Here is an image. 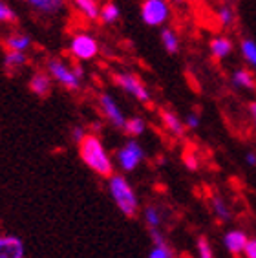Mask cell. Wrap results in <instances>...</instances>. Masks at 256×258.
Instances as JSON below:
<instances>
[{
  "instance_id": "obj_1",
  "label": "cell",
  "mask_w": 256,
  "mask_h": 258,
  "mask_svg": "<svg viewBox=\"0 0 256 258\" xmlns=\"http://www.w3.org/2000/svg\"><path fill=\"white\" fill-rule=\"evenodd\" d=\"M79 147V158L92 172L97 176L108 178L113 174V159L104 147L103 139L97 134H86L83 141L77 143Z\"/></svg>"
},
{
  "instance_id": "obj_2",
  "label": "cell",
  "mask_w": 256,
  "mask_h": 258,
  "mask_svg": "<svg viewBox=\"0 0 256 258\" xmlns=\"http://www.w3.org/2000/svg\"><path fill=\"white\" fill-rule=\"evenodd\" d=\"M106 187H108V194L112 202L124 216H128V218L138 216L139 209H141L138 192L134 190L132 183L124 178L123 174H112V176H108Z\"/></svg>"
},
{
  "instance_id": "obj_3",
  "label": "cell",
  "mask_w": 256,
  "mask_h": 258,
  "mask_svg": "<svg viewBox=\"0 0 256 258\" xmlns=\"http://www.w3.org/2000/svg\"><path fill=\"white\" fill-rule=\"evenodd\" d=\"M46 68H48V74L51 75V79L55 83H59L60 86H64L66 90H70V92H77L83 86L84 70L81 64L72 66L62 59H49Z\"/></svg>"
},
{
  "instance_id": "obj_4",
  "label": "cell",
  "mask_w": 256,
  "mask_h": 258,
  "mask_svg": "<svg viewBox=\"0 0 256 258\" xmlns=\"http://www.w3.org/2000/svg\"><path fill=\"white\" fill-rule=\"evenodd\" d=\"M145 149L136 138H130L121 149L115 152V165L123 172H134L145 161Z\"/></svg>"
},
{
  "instance_id": "obj_5",
  "label": "cell",
  "mask_w": 256,
  "mask_h": 258,
  "mask_svg": "<svg viewBox=\"0 0 256 258\" xmlns=\"http://www.w3.org/2000/svg\"><path fill=\"white\" fill-rule=\"evenodd\" d=\"M113 81H115V85L123 90L124 94H128L130 97L139 101V103L148 104L150 99H152L148 86L145 85L143 81L139 79L136 74H130V72H119V74L113 75Z\"/></svg>"
},
{
  "instance_id": "obj_6",
  "label": "cell",
  "mask_w": 256,
  "mask_h": 258,
  "mask_svg": "<svg viewBox=\"0 0 256 258\" xmlns=\"http://www.w3.org/2000/svg\"><path fill=\"white\" fill-rule=\"evenodd\" d=\"M141 19L150 28H159V26L167 24L170 19V6L167 0H143Z\"/></svg>"
},
{
  "instance_id": "obj_7",
  "label": "cell",
  "mask_w": 256,
  "mask_h": 258,
  "mask_svg": "<svg viewBox=\"0 0 256 258\" xmlns=\"http://www.w3.org/2000/svg\"><path fill=\"white\" fill-rule=\"evenodd\" d=\"M70 53L74 55L77 60H92L99 53V42L94 35L86 33H75L70 40Z\"/></svg>"
},
{
  "instance_id": "obj_8",
  "label": "cell",
  "mask_w": 256,
  "mask_h": 258,
  "mask_svg": "<svg viewBox=\"0 0 256 258\" xmlns=\"http://www.w3.org/2000/svg\"><path fill=\"white\" fill-rule=\"evenodd\" d=\"M99 108H101V114L104 115V119L112 124L113 128H124V123H126V115L121 110L119 103L113 99V95L110 94H101L99 95Z\"/></svg>"
},
{
  "instance_id": "obj_9",
  "label": "cell",
  "mask_w": 256,
  "mask_h": 258,
  "mask_svg": "<svg viewBox=\"0 0 256 258\" xmlns=\"http://www.w3.org/2000/svg\"><path fill=\"white\" fill-rule=\"evenodd\" d=\"M0 258H26L24 242L15 234H0Z\"/></svg>"
},
{
  "instance_id": "obj_10",
  "label": "cell",
  "mask_w": 256,
  "mask_h": 258,
  "mask_svg": "<svg viewBox=\"0 0 256 258\" xmlns=\"http://www.w3.org/2000/svg\"><path fill=\"white\" fill-rule=\"evenodd\" d=\"M209 51H211V57L216 60H225L229 59L234 51V42H232L231 37L227 35H216L212 37L211 42H209Z\"/></svg>"
},
{
  "instance_id": "obj_11",
  "label": "cell",
  "mask_w": 256,
  "mask_h": 258,
  "mask_svg": "<svg viewBox=\"0 0 256 258\" xmlns=\"http://www.w3.org/2000/svg\"><path fill=\"white\" fill-rule=\"evenodd\" d=\"M232 88L240 92H254L256 90V77L251 68H234L231 74Z\"/></svg>"
},
{
  "instance_id": "obj_12",
  "label": "cell",
  "mask_w": 256,
  "mask_h": 258,
  "mask_svg": "<svg viewBox=\"0 0 256 258\" xmlns=\"http://www.w3.org/2000/svg\"><path fill=\"white\" fill-rule=\"evenodd\" d=\"M247 240H249V236H247L245 231H241V229H231V231H227V233L223 234V245H225L227 251L231 254H234V256L243 254Z\"/></svg>"
},
{
  "instance_id": "obj_13",
  "label": "cell",
  "mask_w": 256,
  "mask_h": 258,
  "mask_svg": "<svg viewBox=\"0 0 256 258\" xmlns=\"http://www.w3.org/2000/svg\"><path fill=\"white\" fill-rule=\"evenodd\" d=\"M161 123L165 126V130L174 138H183L185 136V130H187L185 121L172 110H161Z\"/></svg>"
},
{
  "instance_id": "obj_14",
  "label": "cell",
  "mask_w": 256,
  "mask_h": 258,
  "mask_svg": "<svg viewBox=\"0 0 256 258\" xmlns=\"http://www.w3.org/2000/svg\"><path fill=\"white\" fill-rule=\"evenodd\" d=\"M150 234H152V249L148 253V258H176L174 251L170 249L165 236L161 234V229L150 231Z\"/></svg>"
},
{
  "instance_id": "obj_15",
  "label": "cell",
  "mask_w": 256,
  "mask_h": 258,
  "mask_svg": "<svg viewBox=\"0 0 256 258\" xmlns=\"http://www.w3.org/2000/svg\"><path fill=\"white\" fill-rule=\"evenodd\" d=\"M51 85H53V79L48 72H35L30 79V90L37 97H46L51 92Z\"/></svg>"
},
{
  "instance_id": "obj_16",
  "label": "cell",
  "mask_w": 256,
  "mask_h": 258,
  "mask_svg": "<svg viewBox=\"0 0 256 258\" xmlns=\"http://www.w3.org/2000/svg\"><path fill=\"white\" fill-rule=\"evenodd\" d=\"M214 19H216L218 26L222 28H231L236 22V10L234 6L229 4V2H223L216 8V13H214Z\"/></svg>"
},
{
  "instance_id": "obj_17",
  "label": "cell",
  "mask_w": 256,
  "mask_h": 258,
  "mask_svg": "<svg viewBox=\"0 0 256 258\" xmlns=\"http://www.w3.org/2000/svg\"><path fill=\"white\" fill-rule=\"evenodd\" d=\"M75 8L81 15L86 20H99L101 17V6H99V0H74Z\"/></svg>"
},
{
  "instance_id": "obj_18",
  "label": "cell",
  "mask_w": 256,
  "mask_h": 258,
  "mask_svg": "<svg viewBox=\"0 0 256 258\" xmlns=\"http://www.w3.org/2000/svg\"><path fill=\"white\" fill-rule=\"evenodd\" d=\"M26 62H28V55H26V51H19V50H6L4 53V66L8 72H17V70H20L22 66H26Z\"/></svg>"
},
{
  "instance_id": "obj_19",
  "label": "cell",
  "mask_w": 256,
  "mask_h": 258,
  "mask_svg": "<svg viewBox=\"0 0 256 258\" xmlns=\"http://www.w3.org/2000/svg\"><path fill=\"white\" fill-rule=\"evenodd\" d=\"M143 218H145V224L150 231H158L161 229L163 225V211L158 207V205H147L143 209Z\"/></svg>"
},
{
  "instance_id": "obj_20",
  "label": "cell",
  "mask_w": 256,
  "mask_h": 258,
  "mask_svg": "<svg viewBox=\"0 0 256 258\" xmlns=\"http://www.w3.org/2000/svg\"><path fill=\"white\" fill-rule=\"evenodd\" d=\"M26 2L40 13H46V15L60 13L64 8V0H26Z\"/></svg>"
},
{
  "instance_id": "obj_21",
  "label": "cell",
  "mask_w": 256,
  "mask_h": 258,
  "mask_svg": "<svg viewBox=\"0 0 256 258\" xmlns=\"http://www.w3.org/2000/svg\"><path fill=\"white\" fill-rule=\"evenodd\" d=\"M240 55L245 60L247 68L256 72V40L252 39H241L240 40Z\"/></svg>"
},
{
  "instance_id": "obj_22",
  "label": "cell",
  "mask_w": 256,
  "mask_h": 258,
  "mask_svg": "<svg viewBox=\"0 0 256 258\" xmlns=\"http://www.w3.org/2000/svg\"><path fill=\"white\" fill-rule=\"evenodd\" d=\"M211 209H212V214L216 216L220 222H229L232 216L231 213V207L227 204V200L222 198V196H212L211 198Z\"/></svg>"
},
{
  "instance_id": "obj_23",
  "label": "cell",
  "mask_w": 256,
  "mask_h": 258,
  "mask_svg": "<svg viewBox=\"0 0 256 258\" xmlns=\"http://www.w3.org/2000/svg\"><path fill=\"white\" fill-rule=\"evenodd\" d=\"M161 44L168 53H177V51H179V46H181V40H179V35H177L172 28H163Z\"/></svg>"
},
{
  "instance_id": "obj_24",
  "label": "cell",
  "mask_w": 256,
  "mask_h": 258,
  "mask_svg": "<svg viewBox=\"0 0 256 258\" xmlns=\"http://www.w3.org/2000/svg\"><path fill=\"white\" fill-rule=\"evenodd\" d=\"M31 48V39L24 33H13L6 39V50L28 51Z\"/></svg>"
},
{
  "instance_id": "obj_25",
  "label": "cell",
  "mask_w": 256,
  "mask_h": 258,
  "mask_svg": "<svg viewBox=\"0 0 256 258\" xmlns=\"http://www.w3.org/2000/svg\"><path fill=\"white\" fill-rule=\"evenodd\" d=\"M123 130L130 138H139V136H143L145 132H147V121H145L143 117H138V115L128 117Z\"/></svg>"
},
{
  "instance_id": "obj_26",
  "label": "cell",
  "mask_w": 256,
  "mask_h": 258,
  "mask_svg": "<svg viewBox=\"0 0 256 258\" xmlns=\"http://www.w3.org/2000/svg\"><path fill=\"white\" fill-rule=\"evenodd\" d=\"M119 17H121V10H119L117 4L106 2V4L101 6V17H99V19L103 20L104 24H113V22H117Z\"/></svg>"
},
{
  "instance_id": "obj_27",
  "label": "cell",
  "mask_w": 256,
  "mask_h": 258,
  "mask_svg": "<svg viewBox=\"0 0 256 258\" xmlns=\"http://www.w3.org/2000/svg\"><path fill=\"white\" fill-rule=\"evenodd\" d=\"M196 258H214V251L205 236H200L196 242Z\"/></svg>"
},
{
  "instance_id": "obj_28",
  "label": "cell",
  "mask_w": 256,
  "mask_h": 258,
  "mask_svg": "<svg viewBox=\"0 0 256 258\" xmlns=\"http://www.w3.org/2000/svg\"><path fill=\"white\" fill-rule=\"evenodd\" d=\"M15 20H17V13L6 2L0 0V24H10V22H15Z\"/></svg>"
},
{
  "instance_id": "obj_29",
  "label": "cell",
  "mask_w": 256,
  "mask_h": 258,
  "mask_svg": "<svg viewBox=\"0 0 256 258\" xmlns=\"http://www.w3.org/2000/svg\"><path fill=\"white\" fill-rule=\"evenodd\" d=\"M183 121H185L187 130H196V128H200V124H202V117H200V114H196V112L187 114V117Z\"/></svg>"
},
{
  "instance_id": "obj_30",
  "label": "cell",
  "mask_w": 256,
  "mask_h": 258,
  "mask_svg": "<svg viewBox=\"0 0 256 258\" xmlns=\"http://www.w3.org/2000/svg\"><path fill=\"white\" fill-rule=\"evenodd\" d=\"M86 134H88V132H86V128H84V126H81V124H75L74 128H72V132H70V136H72V139H74L75 143L83 141V138Z\"/></svg>"
},
{
  "instance_id": "obj_31",
  "label": "cell",
  "mask_w": 256,
  "mask_h": 258,
  "mask_svg": "<svg viewBox=\"0 0 256 258\" xmlns=\"http://www.w3.org/2000/svg\"><path fill=\"white\" fill-rule=\"evenodd\" d=\"M243 256L245 258H256V238L247 240V245L243 249Z\"/></svg>"
},
{
  "instance_id": "obj_32",
  "label": "cell",
  "mask_w": 256,
  "mask_h": 258,
  "mask_svg": "<svg viewBox=\"0 0 256 258\" xmlns=\"http://www.w3.org/2000/svg\"><path fill=\"white\" fill-rule=\"evenodd\" d=\"M185 165H187V169H190V170H196L198 167H200V161H198V158L194 154H185Z\"/></svg>"
},
{
  "instance_id": "obj_33",
  "label": "cell",
  "mask_w": 256,
  "mask_h": 258,
  "mask_svg": "<svg viewBox=\"0 0 256 258\" xmlns=\"http://www.w3.org/2000/svg\"><path fill=\"white\" fill-rule=\"evenodd\" d=\"M247 114H249V119H251V123H252V128L256 130V99L249 103V106H247Z\"/></svg>"
},
{
  "instance_id": "obj_34",
  "label": "cell",
  "mask_w": 256,
  "mask_h": 258,
  "mask_svg": "<svg viewBox=\"0 0 256 258\" xmlns=\"http://www.w3.org/2000/svg\"><path fill=\"white\" fill-rule=\"evenodd\" d=\"M245 163L249 165V167H256V152H252V150H249L245 154Z\"/></svg>"
}]
</instances>
